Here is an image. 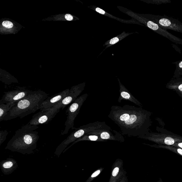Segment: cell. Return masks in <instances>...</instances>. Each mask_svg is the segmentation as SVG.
I'll list each match as a JSON object with an SVG mask.
<instances>
[{"mask_svg":"<svg viewBox=\"0 0 182 182\" xmlns=\"http://www.w3.org/2000/svg\"><path fill=\"white\" fill-rule=\"evenodd\" d=\"M146 115L141 108L125 105L112 106L108 117L119 127L123 135L138 137L143 136L146 130Z\"/></svg>","mask_w":182,"mask_h":182,"instance_id":"6da1fadb","label":"cell"},{"mask_svg":"<svg viewBox=\"0 0 182 182\" xmlns=\"http://www.w3.org/2000/svg\"><path fill=\"white\" fill-rule=\"evenodd\" d=\"M39 126L27 123L16 131L7 143L5 149L23 154L33 153L36 149L39 138Z\"/></svg>","mask_w":182,"mask_h":182,"instance_id":"7a4b0ae2","label":"cell"},{"mask_svg":"<svg viewBox=\"0 0 182 182\" xmlns=\"http://www.w3.org/2000/svg\"><path fill=\"white\" fill-rule=\"evenodd\" d=\"M48 95L45 92L38 90L32 91L27 97L15 102L4 117L3 121H8L19 117L22 119L40 110L41 104Z\"/></svg>","mask_w":182,"mask_h":182,"instance_id":"3957f363","label":"cell"},{"mask_svg":"<svg viewBox=\"0 0 182 182\" xmlns=\"http://www.w3.org/2000/svg\"><path fill=\"white\" fill-rule=\"evenodd\" d=\"M123 12L160 35L167 38L175 43L182 45V39L171 34L167 30L162 28L155 23L146 19L141 16L140 14H137L130 10L127 11L126 12H124L123 11Z\"/></svg>","mask_w":182,"mask_h":182,"instance_id":"277c9868","label":"cell"},{"mask_svg":"<svg viewBox=\"0 0 182 182\" xmlns=\"http://www.w3.org/2000/svg\"><path fill=\"white\" fill-rule=\"evenodd\" d=\"M88 96L87 93L82 95L78 97L68 107L66 112L68 114L66 121L65 123V129L61 133V135L68 134L69 130H75L74 127L75 120L79 114L80 108L87 100Z\"/></svg>","mask_w":182,"mask_h":182,"instance_id":"5b68a950","label":"cell"},{"mask_svg":"<svg viewBox=\"0 0 182 182\" xmlns=\"http://www.w3.org/2000/svg\"><path fill=\"white\" fill-rule=\"evenodd\" d=\"M153 21L165 29H169L182 33V23L178 20L166 16L152 14H140Z\"/></svg>","mask_w":182,"mask_h":182,"instance_id":"8992f818","label":"cell"},{"mask_svg":"<svg viewBox=\"0 0 182 182\" xmlns=\"http://www.w3.org/2000/svg\"><path fill=\"white\" fill-rule=\"evenodd\" d=\"M60 110L53 107L41 110L34 115L28 123L30 125L36 126L41 124H47L51 121L59 112Z\"/></svg>","mask_w":182,"mask_h":182,"instance_id":"52a82bcc","label":"cell"},{"mask_svg":"<svg viewBox=\"0 0 182 182\" xmlns=\"http://www.w3.org/2000/svg\"><path fill=\"white\" fill-rule=\"evenodd\" d=\"M32 91L25 88L18 87L16 89L4 93L0 102L4 104L15 103L27 97Z\"/></svg>","mask_w":182,"mask_h":182,"instance_id":"ba28073f","label":"cell"},{"mask_svg":"<svg viewBox=\"0 0 182 182\" xmlns=\"http://www.w3.org/2000/svg\"><path fill=\"white\" fill-rule=\"evenodd\" d=\"M85 82L72 87L68 95L62 101L53 107L58 109H63L67 105H69L77 98L78 96L80 95L85 90Z\"/></svg>","mask_w":182,"mask_h":182,"instance_id":"9c48e42d","label":"cell"},{"mask_svg":"<svg viewBox=\"0 0 182 182\" xmlns=\"http://www.w3.org/2000/svg\"><path fill=\"white\" fill-rule=\"evenodd\" d=\"M91 135L98 136L102 140H112L120 142L125 141L124 138L120 132L115 130H97L87 133Z\"/></svg>","mask_w":182,"mask_h":182,"instance_id":"30bf717a","label":"cell"},{"mask_svg":"<svg viewBox=\"0 0 182 182\" xmlns=\"http://www.w3.org/2000/svg\"><path fill=\"white\" fill-rule=\"evenodd\" d=\"M70 90L69 89L64 90L51 97L47 98L41 104L40 110L41 111L53 108L62 101L68 95Z\"/></svg>","mask_w":182,"mask_h":182,"instance_id":"8fae6325","label":"cell"},{"mask_svg":"<svg viewBox=\"0 0 182 182\" xmlns=\"http://www.w3.org/2000/svg\"><path fill=\"white\" fill-rule=\"evenodd\" d=\"M117 79L118 81L119 87H120V90H119L120 96L118 99V102L120 103L122 100H127L128 101L133 102L138 106L140 107L142 106V104L130 92L126 87L122 85L120 79L118 78Z\"/></svg>","mask_w":182,"mask_h":182,"instance_id":"7c38bea8","label":"cell"},{"mask_svg":"<svg viewBox=\"0 0 182 182\" xmlns=\"http://www.w3.org/2000/svg\"><path fill=\"white\" fill-rule=\"evenodd\" d=\"M18 163L14 159L8 158L0 163V168L4 175L11 174L18 168Z\"/></svg>","mask_w":182,"mask_h":182,"instance_id":"4fadbf2b","label":"cell"},{"mask_svg":"<svg viewBox=\"0 0 182 182\" xmlns=\"http://www.w3.org/2000/svg\"><path fill=\"white\" fill-rule=\"evenodd\" d=\"M88 7L95 11V12L100 14H101L105 15V16L112 18V19H115L116 20L120 21V22H121L122 23H125L127 24H137L141 26H144L143 25V24H141L140 23L138 22V21L134 19L130 20H123L120 19V18H118L114 16H113V15H111L110 14L107 13V12H105V11L102 10V9L100 8V7H96L95 6H90V7Z\"/></svg>","mask_w":182,"mask_h":182,"instance_id":"5bb4252c","label":"cell"},{"mask_svg":"<svg viewBox=\"0 0 182 182\" xmlns=\"http://www.w3.org/2000/svg\"><path fill=\"white\" fill-rule=\"evenodd\" d=\"M122 166L123 162L122 160L120 159H118L114 165V167L112 172L109 182H114L115 180L125 173V171L123 170Z\"/></svg>","mask_w":182,"mask_h":182,"instance_id":"9a60e30c","label":"cell"},{"mask_svg":"<svg viewBox=\"0 0 182 182\" xmlns=\"http://www.w3.org/2000/svg\"><path fill=\"white\" fill-rule=\"evenodd\" d=\"M82 141H95V142H106L108 141V140H102V138H101L100 137L98 136H97L94 135H91V134H87L81 137L80 138L78 139L76 141L73 142L72 144L68 147V148H67L65 149V150L64 151L63 153H65L66 151L67 150L69 149L70 148H71L72 146L75 144L76 143H78L79 142Z\"/></svg>","mask_w":182,"mask_h":182,"instance_id":"2e32d148","label":"cell"},{"mask_svg":"<svg viewBox=\"0 0 182 182\" xmlns=\"http://www.w3.org/2000/svg\"><path fill=\"white\" fill-rule=\"evenodd\" d=\"M134 33H126L125 31H124L121 34L115 37L112 38V39L110 40H109L107 41L106 42H105L103 46H106L105 49L108 48V47L115 45L117 43L120 42V41H121L124 38L127 37V36Z\"/></svg>","mask_w":182,"mask_h":182,"instance_id":"e0dca14e","label":"cell"},{"mask_svg":"<svg viewBox=\"0 0 182 182\" xmlns=\"http://www.w3.org/2000/svg\"><path fill=\"white\" fill-rule=\"evenodd\" d=\"M15 103L4 104L0 102V121H3L4 117L14 105Z\"/></svg>","mask_w":182,"mask_h":182,"instance_id":"ac0fdd59","label":"cell"},{"mask_svg":"<svg viewBox=\"0 0 182 182\" xmlns=\"http://www.w3.org/2000/svg\"><path fill=\"white\" fill-rule=\"evenodd\" d=\"M149 4H153L160 5L162 4L168 3H171L169 0H150V1H142Z\"/></svg>","mask_w":182,"mask_h":182,"instance_id":"d6986e66","label":"cell"},{"mask_svg":"<svg viewBox=\"0 0 182 182\" xmlns=\"http://www.w3.org/2000/svg\"><path fill=\"white\" fill-rule=\"evenodd\" d=\"M103 170V168H100V169H98L97 170H96L95 172L93 173L91 176L89 177V178L85 182H91L100 174V173L102 172Z\"/></svg>","mask_w":182,"mask_h":182,"instance_id":"ffe728a7","label":"cell"},{"mask_svg":"<svg viewBox=\"0 0 182 182\" xmlns=\"http://www.w3.org/2000/svg\"><path fill=\"white\" fill-rule=\"evenodd\" d=\"M8 132L7 130H1L0 131V146L5 141Z\"/></svg>","mask_w":182,"mask_h":182,"instance_id":"44dd1931","label":"cell"},{"mask_svg":"<svg viewBox=\"0 0 182 182\" xmlns=\"http://www.w3.org/2000/svg\"><path fill=\"white\" fill-rule=\"evenodd\" d=\"M173 63L175 64L176 67L175 73L177 74H182V60Z\"/></svg>","mask_w":182,"mask_h":182,"instance_id":"7402d4cb","label":"cell"},{"mask_svg":"<svg viewBox=\"0 0 182 182\" xmlns=\"http://www.w3.org/2000/svg\"><path fill=\"white\" fill-rule=\"evenodd\" d=\"M164 143L166 145H172L174 144L175 140L172 138L168 137L165 138Z\"/></svg>","mask_w":182,"mask_h":182,"instance_id":"603a6c76","label":"cell"},{"mask_svg":"<svg viewBox=\"0 0 182 182\" xmlns=\"http://www.w3.org/2000/svg\"><path fill=\"white\" fill-rule=\"evenodd\" d=\"M3 25L7 28H11L13 27V24L10 21H5L3 22Z\"/></svg>","mask_w":182,"mask_h":182,"instance_id":"cb8c5ba5","label":"cell"},{"mask_svg":"<svg viewBox=\"0 0 182 182\" xmlns=\"http://www.w3.org/2000/svg\"><path fill=\"white\" fill-rule=\"evenodd\" d=\"M65 19L68 21H72L73 20V17L72 15L70 14H66L65 16Z\"/></svg>","mask_w":182,"mask_h":182,"instance_id":"d4e9b609","label":"cell"},{"mask_svg":"<svg viewBox=\"0 0 182 182\" xmlns=\"http://www.w3.org/2000/svg\"><path fill=\"white\" fill-rule=\"evenodd\" d=\"M126 174V173H125L123 175H122V176H121L119 177V178H118L117 179L115 180V181L113 182H121L122 177H123L124 176V175L125 174Z\"/></svg>","mask_w":182,"mask_h":182,"instance_id":"484cf974","label":"cell"},{"mask_svg":"<svg viewBox=\"0 0 182 182\" xmlns=\"http://www.w3.org/2000/svg\"><path fill=\"white\" fill-rule=\"evenodd\" d=\"M126 174H125V175H124L123 177H122L121 182H128Z\"/></svg>","mask_w":182,"mask_h":182,"instance_id":"4316f807","label":"cell"},{"mask_svg":"<svg viewBox=\"0 0 182 182\" xmlns=\"http://www.w3.org/2000/svg\"><path fill=\"white\" fill-rule=\"evenodd\" d=\"M179 89L180 91H182V84H181V85H180L179 86Z\"/></svg>","mask_w":182,"mask_h":182,"instance_id":"83f0119b","label":"cell"},{"mask_svg":"<svg viewBox=\"0 0 182 182\" xmlns=\"http://www.w3.org/2000/svg\"><path fill=\"white\" fill-rule=\"evenodd\" d=\"M178 146L179 147L181 148L182 149V143H180L178 144Z\"/></svg>","mask_w":182,"mask_h":182,"instance_id":"f1b7e54d","label":"cell"}]
</instances>
